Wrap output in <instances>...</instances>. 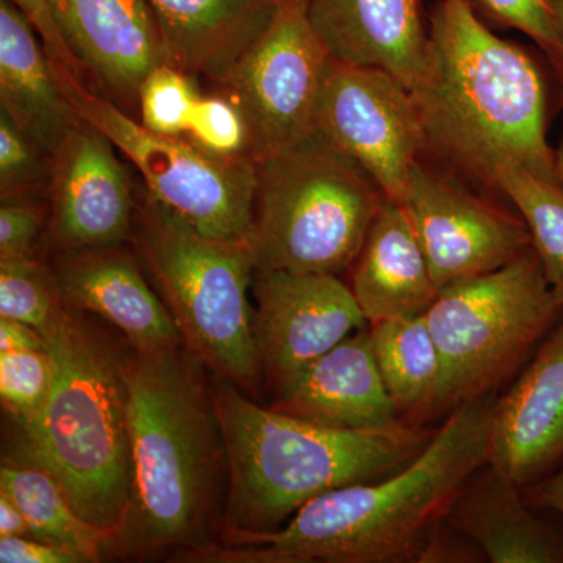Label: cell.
Segmentation results:
<instances>
[{"label":"cell","instance_id":"obj_1","mask_svg":"<svg viewBox=\"0 0 563 563\" xmlns=\"http://www.w3.org/2000/svg\"><path fill=\"white\" fill-rule=\"evenodd\" d=\"M496 393L451 410L417 457L372 483L347 485L306 504L274 532L229 537L188 551L191 562L417 563L429 531L463 485L490 461Z\"/></svg>","mask_w":563,"mask_h":563},{"label":"cell","instance_id":"obj_2","mask_svg":"<svg viewBox=\"0 0 563 563\" xmlns=\"http://www.w3.org/2000/svg\"><path fill=\"white\" fill-rule=\"evenodd\" d=\"M412 95L433 157L488 188L496 169L512 163L561 185L542 69L523 47L485 27L472 0L437 3Z\"/></svg>","mask_w":563,"mask_h":563},{"label":"cell","instance_id":"obj_3","mask_svg":"<svg viewBox=\"0 0 563 563\" xmlns=\"http://www.w3.org/2000/svg\"><path fill=\"white\" fill-rule=\"evenodd\" d=\"M203 368L185 346L125 355L132 512L122 537L135 547L211 544L228 462Z\"/></svg>","mask_w":563,"mask_h":563},{"label":"cell","instance_id":"obj_4","mask_svg":"<svg viewBox=\"0 0 563 563\" xmlns=\"http://www.w3.org/2000/svg\"><path fill=\"white\" fill-rule=\"evenodd\" d=\"M210 385L228 462L224 539L277 531L324 493L399 472L435 432L329 428L265 409L217 374Z\"/></svg>","mask_w":563,"mask_h":563},{"label":"cell","instance_id":"obj_5","mask_svg":"<svg viewBox=\"0 0 563 563\" xmlns=\"http://www.w3.org/2000/svg\"><path fill=\"white\" fill-rule=\"evenodd\" d=\"M54 384L24 433V462L46 470L88 523L120 542L132 512L124 358L76 313L46 336Z\"/></svg>","mask_w":563,"mask_h":563},{"label":"cell","instance_id":"obj_6","mask_svg":"<svg viewBox=\"0 0 563 563\" xmlns=\"http://www.w3.org/2000/svg\"><path fill=\"white\" fill-rule=\"evenodd\" d=\"M350 155L313 131L255 162L251 247L255 272L351 269L385 202Z\"/></svg>","mask_w":563,"mask_h":563},{"label":"cell","instance_id":"obj_7","mask_svg":"<svg viewBox=\"0 0 563 563\" xmlns=\"http://www.w3.org/2000/svg\"><path fill=\"white\" fill-rule=\"evenodd\" d=\"M136 244L184 346L211 373L254 395L262 369L250 302L251 243L209 239L146 192Z\"/></svg>","mask_w":563,"mask_h":563},{"label":"cell","instance_id":"obj_8","mask_svg":"<svg viewBox=\"0 0 563 563\" xmlns=\"http://www.w3.org/2000/svg\"><path fill=\"white\" fill-rule=\"evenodd\" d=\"M426 314L444 368L442 407L496 393L563 317L536 251L443 288Z\"/></svg>","mask_w":563,"mask_h":563},{"label":"cell","instance_id":"obj_9","mask_svg":"<svg viewBox=\"0 0 563 563\" xmlns=\"http://www.w3.org/2000/svg\"><path fill=\"white\" fill-rule=\"evenodd\" d=\"M68 91L81 120L135 165L155 202L209 239L251 243L254 158L217 157L181 136L152 133L84 84Z\"/></svg>","mask_w":563,"mask_h":563},{"label":"cell","instance_id":"obj_10","mask_svg":"<svg viewBox=\"0 0 563 563\" xmlns=\"http://www.w3.org/2000/svg\"><path fill=\"white\" fill-rule=\"evenodd\" d=\"M331 62L307 14V0H284L268 31L220 84L246 117L254 162L317 131Z\"/></svg>","mask_w":563,"mask_h":563},{"label":"cell","instance_id":"obj_11","mask_svg":"<svg viewBox=\"0 0 563 563\" xmlns=\"http://www.w3.org/2000/svg\"><path fill=\"white\" fill-rule=\"evenodd\" d=\"M317 129L402 202L413 166L426 154L412 91L388 70L332 58L317 107Z\"/></svg>","mask_w":563,"mask_h":563},{"label":"cell","instance_id":"obj_12","mask_svg":"<svg viewBox=\"0 0 563 563\" xmlns=\"http://www.w3.org/2000/svg\"><path fill=\"white\" fill-rule=\"evenodd\" d=\"M252 296L262 377L276 398L366 324L350 285L333 274L255 272Z\"/></svg>","mask_w":563,"mask_h":563},{"label":"cell","instance_id":"obj_13","mask_svg":"<svg viewBox=\"0 0 563 563\" xmlns=\"http://www.w3.org/2000/svg\"><path fill=\"white\" fill-rule=\"evenodd\" d=\"M401 206L439 291L496 272L532 247L520 214L492 206L421 161L413 166Z\"/></svg>","mask_w":563,"mask_h":563},{"label":"cell","instance_id":"obj_14","mask_svg":"<svg viewBox=\"0 0 563 563\" xmlns=\"http://www.w3.org/2000/svg\"><path fill=\"white\" fill-rule=\"evenodd\" d=\"M117 150L81 120L52 157L47 228L60 250H106L131 239L136 206Z\"/></svg>","mask_w":563,"mask_h":563},{"label":"cell","instance_id":"obj_15","mask_svg":"<svg viewBox=\"0 0 563 563\" xmlns=\"http://www.w3.org/2000/svg\"><path fill=\"white\" fill-rule=\"evenodd\" d=\"M66 44L99 95L128 113L141 84L166 62L150 0H49Z\"/></svg>","mask_w":563,"mask_h":563},{"label":"cell","instance_id":"obj_16","mask_svg":"<svg viewBox=\"0 0 563 563\" xmlns=\"http://www.w3.org/2000/svg\"><path fill=\"white\" fill-rule=\"evenodd\" d=\"M488 462L521 488L563 465V317L496 399Z\"/></svg>","mask_w":563,"mask_h":563},{"label":"cell","instance_id":"obj_17","mask_svg":"<svg viewBox=\"0 0 563 563\" xmlns=\"http://www.w3.org/2000/svg\"><path fill=\"white\" fill-rule=\"evenodd\" d=\"M54 273L66 306L109 321L132 350L161 352L184 346L165 301L152 290L139 263L120 246L66 252Z\"/></svg>","mask_w":563,"mask_h":563},{"label":"cell","instance_id":"obj_18","mask_svg":"<svg viewBox=\"0 0 563 563\" xmlns=\"http://www.w3.org/2000/svg\"><path fill=\"white\" fill-rule=\"evenodd\" d=\"M272 407L290 417L351 431L402 424L377 368L369 328L351 333L314 361Z\"/></svg>","mask_w":563,"mask_h":563},{"label":"cell","instance_id":"obj_19","mask_svg":"<svg viewBox=\"0 0 563 563\" xmlns=\"http://www.w3.org/2000/svg\"><path fill=\"white\" fill-rule=\"evenodd\" d=\"M307 14L332 58L388 70L413 90L428 46L422 0H307Z\"/></svg>","mask_w":563,"mask_h":563},{"label":"cell","instance_id":"obj_20","mask_svg":"<svg viewBox=\"0 0 563 563\" xmlns=\"http://www.w3.org/2000/svg\"><path fill=\"white\" fill-rule=\"evenodd\" d=\"M284 0H150L166 62L221 84L268 31Z\"/></svg>","mask_w":563,"mask_h":563},{"label":"cell","instance_id":"obj_21","mask_svg":"<svg viewBox=\"0 0 563 563\" xmlns=\"http://www.w3.org/2000/svg\"><path fill=\"white\" fill-rule=\"evenodd\" d=\"M0 110L52 157L81 121L38 33L10 0H0Z\"/></svg>","mask_w":563,"mask_h":563},{"label":"cell","instance_id":"obj_22","mask_svg":"<svg viewBox=\"0 0 563 563\" xmlns=\"http://www.w3.org/2000/svg\"><path fill=\"white\" fill-rule=\"evenodd\" d=\"M351 269L352 295L368 324L424 314L440 292L409 214L390 199Z\"/></svg>","mask_w":563,"mask_h":563},{"label":"cell","instance_id":"obj_23","mask_svg":"<svg viewBox=\"0 0 563 563\" xmlns=\"http://www.w3.org/2000/svg\"><path fill=\"white\" fill-rule=\"evenodd\" d=\"M523 488L490 462L463 485L444 520L492 563H563V532L540 518Z\"/></svg>","mask_w":563,"mask_h":563},{"label":"cell","instance_id":"obj_24","mask_svg":"<svg viewBox=\"0 0 563 563\" xmlns=\"http://www.w3.org/2000/svg\"><path fill=\"white\" fill-rule=\"evenodd\" d=\"M377 368L399 417L442 407L444 368L426 314L369 324Z\"/></svg>","mask_w":563,"mask_h":563},{"label":"cell","instance_id":"obj_25","mask_svg":"<svg viewBox=\"0 0 563 563\" xmlns=\"http://www.w3.org/2000/svg\"><path fill=\"white\" fill-rule=\"evenodd\" d=\"M0 492L18 504L35 539L74 551L84 562H98L118 543L113 536L85 521L55 477L33 463L2 465Z\"/></svg>","mask_w":563,"mask_h":563},{"label":"cell","instance_id":"obj_26","mask_svg":"<svg viewBox=\"0 0 563 563\" xmlns=\"http://www.w3.org/2000/svg\"><path fill=\"white\" fill-rule=\"evenodd\" d=\"M493 190L506 196L523 218L532 250L563 306V187L512 163L496 169Z\"/></svg>","mask_w":563,"mask_h":563},{"label":"cell","instance_id":"obj_27","mask_svg":"<svg viewBox=\"0 0 563 563\" xmlns=\"http://www.w3.org/2000/svg\"><path fill=\"white\" fill-rule=\"evenodd\" d=\"M68 310L55 273L38 258H0V318L24 322L46 336Z\"/></svg>","mask_w":563,"mask_h":563},{"label":"cell","instance_id":"obj_28","mask_svg":"<svg viewBox=\"0 0 563 563\" xmlns=\"http://www.w3.org/2000/svg\"><path fill=\"white\" fill-rule=\"evenodd\" d=\"M201 98L190 74L169 63L155 66L140 87L141 125L157 135H187Z\"/></svg>","mask_w":563,"mask_h":563},{"label":"cell","instance_id":"obj_29","mask_svg":"<svg viewBox=\"0 0 563 563\" xmlns=\"http://www.w3.org/2000/svg\"><path fill=\"white\" fill-rule=\"evenodd\" d=\"M54 373L47 347L0 354V399L21 429L31 426L46 406Z\"/></svg>","mask_w":563,"mask_h":563},{"label":"cell","instance_id":"obj_30","mask_svg":"<svg viewBox=\"0 0 563 563\" xmlns=\"http://www.w3.org/2000/svg\"><path fill=\"white\" fill-rule=\"evenodd\" d=\"M52 155L0 110V191L2 199L49 195Z\"/></svg>","mask_w":563,"mask_h":563},{"label":"cell","instance_id":"obj_31","mask_svg":"<svg viewBox=\"0 0 563 563\" xmlns=\"http://www.w3.org/2000/svg\"><path fill=\"white\" fill-rule=\"evenodd\" d=\"M187 136L192 144L217 157L252 158L246 117L225 92L202 96Z\"/></svg>","mask_w":563,"mask_h":563},{"label":"cell","instance_id":"obj_32","mask_svg":"<svg viewBox=\"0 0 563 563\" xmlns=\"http://www.w3.org/2000/svg\"><path fill=\"white\" fill-rule=\"evenodd\" d=\"M492 20L517 29L544 52L563 84V33L551 0H477Z\"/></svg>","mask_w":563,"mask_h":563},{"label":"cell","instance_id":"obj_33","mask_svg":"<svg viewBox=\"0 0 563 563\" xmlns=\"http://www.w3.org/2000/svg\"><path fill=\"white\" fill-rule=\"evenodd\" d=\"M51 206L35 196L5 198L0 206V258L35 257V246L46 224Z\"/></svg>","mask_w":563,"mask_h":563},{"label":"cell","instance_id":"obj_34","mask_svg":"<svg viewBox=\"0 0 563 563\" xmlns=\"http://www.w3.org/2000/svg\"><path fill=\"white\" fill-rule=\"evenodd\" d=\"M31 21L33 29L43 41L44 49L49 54L51 60L60 70L66 84H85V73L80 63L74 57L68 44L63 38L60 27L52 13L49 0H10Z\"/></svg>","mask_w":563,"mask_h":563},{"label":"cell","instance_id":"obj_35","mask_svg":"<svg viewBox=\"0 0 563 563\" xmlns=\"http://www.w3.org/2000/svg\"><path fill=\"white\" fill-rule=\"evenodd\" d=\"M484 559L483 551L473 540L442 520L426 537L417 563H476Z\"/></svg>","mask_w":563,"mask_h":563},{"label":"cell","instance_id":"obj_36","mask_svg":"<svg viewBox=\"0 0 563 563\" xmlns=\"http://www.w3.org/2000/svg\"><path fill=\"white\" fill-rule=\"evenodd\" d=\"M2 563H80L74 551L58 544L43 542L35 537H0Z\"/></svg>","mask_w":563,"mask_h":563},{"label":"cell","instance_id":"obj_37","mask_svg":"<svg viewBox=\"0 0 563 563\" xmlns=\"http://www.w3.org/2000/svg\"><path fill=\"white\" fill-rule=\"evenodd\" d=\"M526 501L539 512H553L563 517V465L539 483L523 488Z\"/></svg>","mask_w":563,"mask_h":563},{"label":"cell","instance_id":"obj_38","mask_svg":"<svg viewBox=\"0 0 563 563\" xmlns=\"http://www.w3.org/2000/svg\"><path fill=\"white\" fill-rule=\"evenodd\" d=\"M46 339L43 333L24 322L0 318V354L29 350H44Z\"/></svg>","mask_w":563,"mask_h":563},{"label":"cell","instance_id":"obj_39","mask_svg":"<svg viewBox=\"0 0 563 563\" xmlns=\"http://www.w3.org/2000/svg\"><path fill=\"white\" fill-rule=\"evenodd\" d=\"M0 537H33L27 518L3 492H0Z\"/></svg>","mask_w":563,"mask_h":563},{"label":"cell","instance_id":"obj_40","mask_svg":"<svg viewBox=\"0 0 563 563\" xmlns=\"http://www.w3.org/2000/svg\"><path fill=\"white\" fill-rule=\"evenodd\" d=\"M555 152V168H558L559 180H561V185L563 187V129L561 133V140H559L558 147L554 150Z\"/></svg>","mask_w":563,"mask_h":563},{"label":"cell","instance_id":"obj_41","mask_svg":"<svg viewBox=\"0 0 563 563\" xmlns=\"http://www.w3.org/2000/svg\"><path fill=\"white\" fill-rule=\"evenodd\" d=\"M551 3H553L555 18H558L559 25H561L563 33V0H551Z\"/></svg>","mask_w":563,"mask_h":563}]
</instances>
